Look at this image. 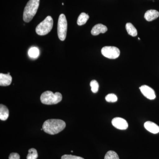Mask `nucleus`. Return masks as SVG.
I'll use <instances>...</instances> for the list:
<instances>
[{
    "mask_svg": "<svg viewBox=\"0 0 159 159\" xmlns=\"http://www.w3.org/2000/svg\"><path fill=\"white\" fill-rule=\"evenodd\" d=\"M66 122L61 119H51L46 120L43 125V130L46 133L54 135L59 133L65 128Z\"/></svg>",
    "mask_w": 159,
    "mask_h": 159,
    "instance_id": "1",
    "label": "nucleus"
},
{
    "mask_svg": "<svg viewBox=\"0 0 159 159\" xmlns=\"http://www.w3.org/2000/svg\"><path fill=\"white\" fill-rule=\"evenodd\" d=\"M40 0H30L24 9L23 20L26 23L31 21L37 12Z\"/></svg>",
    "mask_w": 159,
    "mask_h": 159,
    "instance_id": "2",
    "label": "nucleus"
},
{
    "mask_svg": "<svg viewBox=\"0 0 159 159\" xmlns=\"http://www.w3.org/2000/svg\"><path fill=\"white\" fill-rule=\"evenodd\" d=\"M62 96L61 93L56 92L54 93L51 91H47L44 92L41 95L40 100L43 104L46 105L56 104L62 100Z\"/></svg>",
    "mask_w": 159,
    "mask_h": 159,
    "instance_id": "3",
    "label": "nucleus"
},
{
    "mask_svg": "<svg viewBox=\"0 0 159 159\" xmlns=\"http://www.w3.org/2000/svg\"><path fill=\"white\" fill-rule=\"evenodd\" d=\"M53 26V19L51 16H48L36 27L35 31L38 35H46L52 30Z\"/></svg>",
    "mask_w": 159,
    "mask_h": 159,
    "instance_id": "4",
    "label": "nucleus"
},
{
    "mask_svg": "<svg viewBox=\"0 0 159 159\" xmlns=\"http://www.w3.org/2000/svg\"><path fill=\"white\" fill-rule=\"evenodd\" d=\"M67 30V22L65 15L61 14L59 16L57 23V34L61 41L65 40Z\"/></svg>",
    "mask_w": 159,
    "mask_h": 159,
    "instance_id": "5",
    "label": "nucleus"
},
{
    "mask_svg": "<svg viewBox=\"0 0 159 159\" xmlns=\"http://www.w3.org/2000/svg\"><path fill=\"white\" fill-rule=\"evenodd\" d=\"M101 53L106 57L114 59L119 57L120 52V50L116 47L106 46L101 50Z\"/></svg>",
    "mask_w": 159,
    "mask_h": 159,
    "instance_id": "6",
    "label": "nucleus"
},
{
    "mask_svg": "<svg viewBox=\"0 0 159 159\" xmlns=\"http://www.w3.org/2000/svg\"><path fill=\"white\" fill-rule=\"evenodd\" d=\"M112 124L114 127L121 130H125L127 129L128 124L127 121L122 118L116 117L112 120Z\"/></svg>",
    "mask_w": 159,
    "mask_h": 159,
    "instance_id": "7",
    "label": "nucleus"
},
{
    "mask_svg": "<svg viewBox=\"0 0 159 159\" xmlns=\"http://www.w3.org/2000/svg\"><path fill=\"white\" fill-rule=\"evenodd\" d=\"M139 89L142 94L147 99L152 100L155 99L156 97L154 90L148 86L142 85Z\"/></svg>",
    "mask_w": 159,
    "mask_h": 159,
    "instance_id": "8",
    "label": "nucleus"
},
{
    "mask_svg": "<svg viewBox=\"0 0 159 159\" xmlns=\"http://www.w3.org/2000/svg\"><path fill=\"white\" fill-rule=\"evenodd\" d=\"M107 31V28L106 26L99 24L94 26L91 31V34L93 35H98L100 33H104Z\"/></svg>",
    "mask_w": 159,
    "mask_h": 159,
    "instance_id": "9",
    "label": "nucleus"
},
{
    "mask_svg": "<svg viewBox=\"0 0 159 159\" xmlns=\"http://www.w3.org/2000/svg\"><path fill=\"white\" fill-rule=\"evenodd\" d=\"M144 127L152 133L157 134L159 132V126L154 122L147 121L144 124Z\"/></svg>",
    "mask_w": 159,
    "mask_h": 159,
    "instance_id": "10",
    "label": "nucleus"
},
{
    "mask_svg": "<svg viewBox=\"0 0 159 159\" xmlns=\"http://www.w3.org/2000/svg\"><path fill=\"white\" fill-rule=\"evenodd\" d=\"M12 77L10 74H0V85L1 86H7L11 84Z\"/></svg>",
    "mask_w": 159,
    "mask_h": 159,
    "instance_id": "11",
    "label": "nucleus"
},
{
    "mask_svg": "<svg viewBox=\"0 0 159 159\" xmlns=\"http://www.w3.org/2000/svg\"><path fill=\"white\" fill-rule=\"evenodd\" d=\"M159 16V12L157 10L151 9L148 10L145 14L144 17L148 21H152L156 19Z\"/></svg>",
    "mask_w": 159,
    "mask_h": 159,
    "instance_id": "12",
    "label": "nucleus"
},
{
    "mask_svg": "<svg viewBox=\"0 0 159 159\" xmlns=\"http://www.w3.org/2000/svg\"><path fill=\"white\" fill-rule=\"evenodd\" d=\"M9 116V111L6 106L1 104L0 105V119L2 121H6Z\"/></svg>",
    "mask_w": 159,
    "mask_h": 159,
    "instance_id": "13",
    "label": "nucleus"
},
{
    "mask_svg": "<svg viewBox=\"0 0 159 159\" xmlns=\"http://www.w3.org/2000/svg\"><path fill=\"white\" fill-rule=\"evenodd\" d=\"M125 28H126L127 33L129 35L133 36V37L137 36L138 34L137 29L131 23H127L125 25Z\"/></svg>",
    "mask_w": 159,
    "mask_h": 159,
    "instance_id": "14",
    "label": "nucleus"
},
{
    "mask_svg": "<svg viewBox=\"0 0 159 159\" xmlns=\"http://www.w3.org/2000/svg\"><path fill=\"white\" fill-rule=\"evenodd\" d=\"M89 18V16L88 14H86L84 12H82L81 14L80 15L79 17L77 19V25L79 26L84 25L87 22Z\"/></svg>",
    "mask_w": 159,
    "mask_h": 159,
    "instance_id": "15",
    "label": "nucleus"
},
{
    "mask_svg": "<svg viewBox=\"0 0 159 159\" xmlns=\"http://www.w3.org/2000/svg\"><path fill=\"white\" fill-rule=\"evenodd\" d=\"M39 51L38 48L35 47L31 48L29 51V55L31 58H35L38 57L39 55Z\"/></svg>",
    "mask_w": 159,
    "mask_h": 159,
    "instance_id": "16",
    "label": "nucleus"
},
{
    "mask_svg": "<svg viewBox=\"0 0 159 159\" xmlns=\"http://www.w3.org/2000/svg\"><path fill=\"white\" fill-rule=\"evenodd\" d=\"M38 154L37 150L34 148L29 149V153L27 156V159H37Z\"/></svg>",
    "mask_w": 159,
    "mask_h": 159,
    "instance_id": "17",
    "label": "nucleus"
},
{
    "mask_svg": "<svg viewBox=\"0 0 159 159\" xmlns=\"http://www.w3.org/2000/svg\"><path fill=\"white\" fill-rule=\"evenodd\" d=\"M104 159H119L116 152L113 151H109L106 154Z\"/></svg>",
    "mask_w": 159,
    "mask_h": 159,
    "instance_id": "18",
    "label": "nucleus"
},
{
    "mask_svg": "<svg viewBox=\"0 0 159 159\" xmlns=\"http://www.w3.org/2000/svg\"><path fill=\"white\" fill-rule=\"evenodd\" d=\"M90 85L91 87V90L93 93H97L98 92L99 90V84L97 82V80H93L91 81Z\"/></svg>",
    "mask_w": 159,
    "mask_h": 159,
    "instance_id": "19",
    "label": "nucleus"
},
{
    "mask_svg": "<svg viewBox=\"0 0 159 159\" xmlns=\"http://www.w3.org/2000/svg\"><path fill=\"white\" fill-rule=\"evenodd\" d=\"M105 99L107 102H114L118 100V98L115 94H109L105 97Z\"/></svg>",
    "mask_w": 159,
    "mask_h": 159,
    "instance_id": "20",
    "label": "nucleus"
},
{
    "mask_svg": "<svg viewBox=\"0 0 159 159\" xmlns=\"http://www.w3.org/2000/svg\"><path fill=\"white\" fill-rule=\"evenodd\" d=\"M61 159H84L80 157L72 155H64L61 157Z\"/></svg>",
    "mask_w": 159,
    "mask_h": 159,
    "instance_id": "21",
    "label": "nucleus"
},
{
    "mask_svg": "<svg viewBox=\"0 0 159 159\" xmlns=\"http://www.w3.org/2000/svg\"><path fill=\"white\" fill-rule=\"evenodd\" d=\"M9 159H20V156L18 153L12 152L9 155Z\"/></svg>",
    "mask_w": 159,
    "mask_h": 159,
    "instance_id": "22",
    "label": "nucleus"
},
{
    "mask_svg": "<svg viewBox=\"0 0 159 159\" xmlns=\"http://www.w3.org/2000/svg\"><path fill=\"white\" fill-rule=\"evenodd\" d=\"M8 74H10V73H8Z\"/></svg>",
    "mask_w": 159,
    "mask_h": 159,
    "instance_id": "23",
    "label": "nucleus"
},
{
    "mask_svg": "<svg viewBox=\"0 0 159 159\" xmlns=\"http://www.w3.org/2000/svg\"><path fill=\"white\" fill-rule=\"evenodd\" d=\"M138 39H139V40H140V38H138Z\"/></svg>",
    "mask_w": 159,
    "mask_h": 159,
    "instance_id": "24",
    "label": "nucleus"
}]
</instances>
